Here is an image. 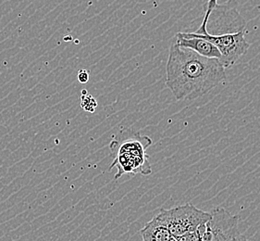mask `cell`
I'll list each match as a JSON object with an SVG mask.
<instances>
[{"mask_svg": "<svg viewBox=\"0 0 260 241\" xmlns=\"http://www.w3.org/2000/svg\"><path fill=\"white\" fill-rule=\"evenodd\" d=\"M198 230L201 241H250L240 231L238 216L221 207L212 209L209 220Z\"/></svg>", "mask_w": 260, "mask_h": 241, "instance_id": "obj_4", "label": "cell"}, {"mask_svg": "<svg viewBox=\"0 0 260 241\" xmlns=\"http://www.w3.org/2000/svg\"><path fill=\"white\" fill-rule=\"evenodd\" d=\"M189 34L192 37H201L213 44L219 49L221 55L219 62L222 63L225 69L233 67L242 56L246 54L250 47L249 43L245 40L244 30L222 35H211L208 31L204 34L189 32Z\"/></svg>", "mask_w": 260, "mask_h": 241, "instance_id": "obj_5", "label": "cell"}, {"mask_svg": "<svg viewBox=\"0 0 260 241\" xmlns=\"http://www.w3.org/2000/svg\"><path fill=\"white\" fill-rule=\"evenodd\" d=\"M226 80L222 63L173 43L166 66V85L177 100L203 97Z\"/></svg>", "mask_w": 260, "mask_h": 241, "instance_id": "obj_1", "label": "cell"}, {"mask_svg": "<svg viewBox=\"0 0 260 241\" xmlns=\"http://www.w3.org/2000/svg\"><path fill=\"white\" fill-rule=\"evenodd\" d=\"M175 238L198 230L210 218V213L198 209L192 203L172 209H162L156 215Z\"/></svg>", "mask_w": 260, "mask_h": 241, "instance_id": "obj_3", "label": "cell"}, {"mask_svg": "<svg viewBox=\"0 0 260 241\" xmlns=\"http://www.w3.org/2000/svg\"><path fill=\"white\" fill-rule=\"evenodd\" d=\"M151 145L152 139L149 136L127 128L120 130L109 146L113 158L110 171L114 167L117 169L114 178L118 180L126 173L149 175L152 168L146 149Z\"/></svg>", "mask_w": 260, "mask_h": 241, "instance_id": "obj_2", "label": "cell"}, {"mask_svg": "<svg viewBox=\"0 0 260 241\" xmlns=\"http://www.w3.org/2000/svg\"><path fill=\"white\" fill-rule=\"evenodd\" d=\"M176 241H201V236L198 229L197 231H193L191 233H188L186 235L177 237Z\"/></svg>", "mask_w": 260, "mask_h": 241, "instance_id": "obj_9", "label": "cell"}, {"mask_svg": "<svg viewBox=\"0 0 260 241\" xmlns=\"http://www.w3.org/2000/svg\"><path fill=\"white\" fill-rule=\"evenodd\" d=\"M80 104L83 108V110L90 113H94V110L98 107V101L92 95L89 94L86 90H83L81 94Z\"/></svg>", "mask_w": 260, "mask_h": 241, "instance_id": "obj_8", "label": "cell"}, {"mask_svg": "<svg viewBox=\"0 0 260 241\" xmlns=\"http://www.w3.org/2000/svg\"><path fill=\"white\" fill-rule=\"evenodd\" d=\"M89 76L88 71L84 70V69H80L78 71V74H77V80H78L80 84H87L89 82Z\"/></svg>", "mask_w": 260, "mask_h": 241, "instance_id": "obj_10", "label": "cell"}, {"mask_svg": "<svg viewBox=\"0 0 260 241\" xmlns=\"http://www.w3.org/2000/svg\"><path fill=\"white\" fill-rule=\"evenodd\" d=\"M140 234L143 241H176V238L157 216H155L141 229Z\"/></svg>", "mask_w": 260, "mask_h": 241, "instance_id": "obj_7", "label": "cell"}, {"mask_svg": "<svg viewBox=\"0 0 260 241\" xmlns=\"http://www.w3.org/2000/svg\"><path fill=\"white\" fill-rule=\"evenodd\" d=\"M177 46L181 47L190 48L193 51L207 58H218L220 59L221 55L219 49L214 46L213 44L208 42L201 37H192L189 32H180L176 35V43Z\"/></svg>", "mask_w": 260, "mask_h": 241, "instance_id": "obj_6", "label": "cell"}]
</instances>
